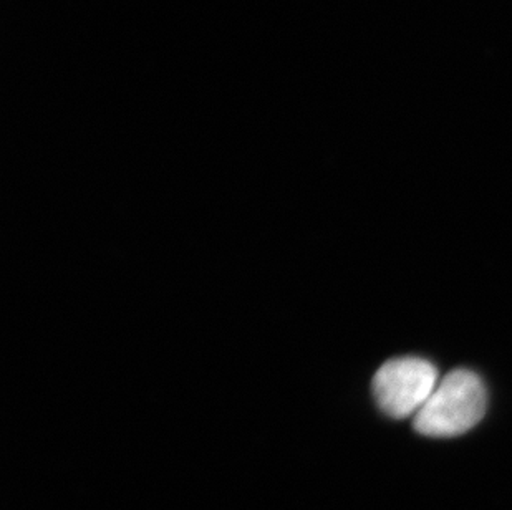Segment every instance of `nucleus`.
I'll return each instance as SVG.
<instances>
[{
  "label": "nucleus",
  "mask_w": 512,
  "mask_h": 510,
  "mask_svg": "<svg viewBox=\"0 0 512 510\" xmlns=\"http://www.w3.org/2000/svg\"><path fill=\"white\" fill-rule=\"evenodd\" d=\"M438 370L423 358H395L380 366L372 390L378 408L395 419L416 416L436 390Z\"/></svg>",
  "instance_id": "f03ea898"
},
{
  "label": "nucleus",
  "mask_w": 512,
  "mask_h": 510,
  "mask_svg": "<svg viewBox=\"0 0 512 510\" xmlns=\"http://www.w3.org/2000/svg\"><path fill=\"white\" fill-rule=\"evenodd\" d=\"M488 393L473 371H451L438 383L430 400L415 416L416 433L428 438H455L468 433L484 418Z\"/></svg>",
  "instance_id": "f257e3e1"
}]
</instances>
